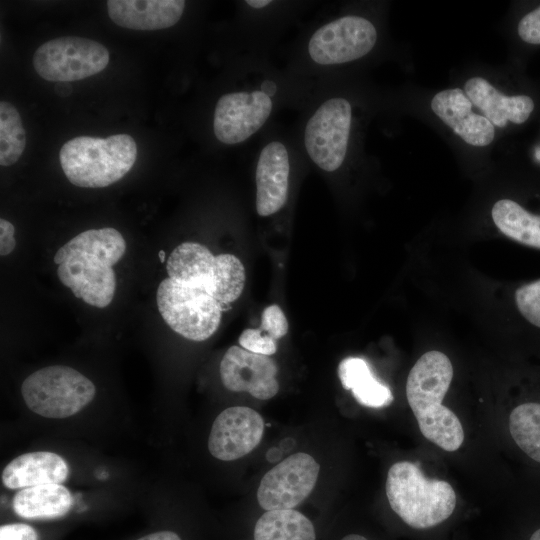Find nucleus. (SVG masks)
Returning <instances> with one entry per match:
<instances>
[{"label":"nucleus","instance_id":"6e6552de","mask_svg":"<svg viewBox=\"0 0 540 540\" xmlns=\"http://www.w3.org/2000/svg\"><path fill=\"white\" fill-rule=\"evenodd\" d=\"M109 52L94 40L64 36L40 45L33 56L38 75L51 82H71L93 76L106 68Z\"/></svg>","mask_w":540,"mask_h":540},{"label":"nucleus","instance_id":"bb28decb","mask_svg":"<svg viewBox=\"0 0 540 540\" xmlns=\"http://www.w3.org/2000/svg\"><path fill=\"white\" fill-rule=\"evenodd\" d=\"M517 31L525 43L540 45V5L521 18Z\"/></svg>","mask_w":540,"mask_h":540},{"label":"nucleus","instance_id":"5701e85b","mask_svg":"<svg viewBox=\"0 0 540 540\" xmlns=\"http://www.w3.org/2000/svg\"><path fill=\"white\" fill-rule=\"evenodd\" d=\"M510 434L517 446L540 463V403L518 405L509 417Z\"/></svg>","mask_w":540,"mask_h":540},{"label":"nucleus","instance_id":"c9c22d12","mask_svg":"<svg viewBox=\"0 0 540 540\" xmlns=\"http://www.w3.org/2000/svg\"><path fill=\"white\" fill-rule=\"evenodd\" d=\"M158 256H159L161 262L165 261V252L163 250L159 251Z\"/></svg>","mask_w":540,"mask_h":540},{"label":"nucleus","instance_id":"cd10ccee","mask_svg":"<svg viewBox=\"0 0 540 540\" xmlns=\"http://www.w3.org/2000/svg\"><path fill=\"white\" fill-rule=\"evenodd\" d=\"M0 540H38V535L27 524L13 523L0 527Z\"/></svg>","mask_w":540,"mask_h":540},{"label":"nucleus","instance_id":"4468645a","mask_svg":"<svg viewBox=\"0 0 540 540\" xmlns=\"http://www.w3.org/2000/svg\"><path fill=\"white\" fill-rule=\"evenodd\" d=\"M220 378L226 389L248 392L267 400L279 390L276 362L266 355L250 352L241 346H231L220 362Z\"/></svg>","mask_w":540,"mask_h":540},{"label":"nucleus","instance_id":"39448f33","mask_svg":"<svg viewBox=\"0 0 540 540\" xmlns=\"http://www.w3.org/2000/svg\"><path fill=\"white\" fill-rule=\"evenodd\" d=\"M166 271L174 282L202 288L225 306L240 297L246 280L244 266L235 255H213L196 242L178 245L167 259Z\"/></svg>","mask_w":540,"mask_h":540},{"label":"nucleus","instance_id":"c85d7f7f","mask_svg":"<svg viewBox=\"0 0 540 540\" xmlns=\"http://www.w3.org/2000/svg\"><path fill=\"white\" fill-rule=\"evenodd\" d=\"M15 228L12 223L5 219H0V254L6 256L10 254L16 245L14 238Z\"/></svg>","mask_w":540,"mask_h":540},{"label":"nucleus","instance_id":"c756f323","mask_svg":"<svg viewBox=\"0 0 540 540\" xmlns=\"http://www.w3.org/2000/svg\"><path fill=\"white\" fill-rule=\"evenodd\" d=\"M137 540H181V538L172 531H159L145 535Z\"/></svg>","mask_w":540,"mask_h":540},{"label":"nucleus","instance_id":"1a4fd4ad","mask_svg":"<svg viewBox=\"0 0 540 540\" xmlns=\"http://www.w3.org/2000/svg\"><path fill=\"white\" fill-rule=\"evenodd\" d=\"M351 126V105L341 97L322 103L308 120L304 144L311 160L322 170L333 172L343 163Z\"/></svg>","mask_w":540,"mask_h":540},{"label":"nucleus","instance_id":"20e7f679","mask_svg":"<svg viewBox=\"0 0 540 540\" xmlns=\"http://www.w3.org/2000/svg\"><path fill=\"white\" fill-rule=\"evenodd\" d=\"M136 157L135 140L123 133L107 138L75 137L59 152L65 176L83 188H102L119 181L133 167Z\"/></svg>","mask_w":540,"mask_h":540},{"label":"nucleus","instance_id":"7ed1b4c3","mask_svg":"<svg viewBox=\"0 0 540 540\" xmlns=\"http://www.w3.org/2000/svg\"><path fill=\"white\" fill-rule=\"evenodd\" d=\"M386 495L392 510L415 529L442 523L456 506V494L448 482L425 477L419 466L410 461L390 467Z\"/></svg>","mask_w":540,"mask_h":540},{"label":"nucleus","instance_id":"2f4dec72","mask_svg":"<svg viewBox=\"0 0 540 540\" xmlns=\"http://www.w3.org/2000/svg\"><path fill=\"white\" fill-rule=\"evenodd\" d=\"M245 3L248 4L249 6L255 8V9H261V8H264V7L268 6L269 4H271V1H269V0H247Z\"/></svg>","mask_w":540,"mask_h":540},{"label":"nucleus","instance_id":"9d476101","mask_svg":"<svg viewBox=\"0 0 540 540\" xmlns=\"http://www.w3.org/2000/svg\"><path fill=\"white\" fill-rule=\"evenodd\" d=\"M376 40V29L369 20L345 16L316 30L309 40L308 52L320 65L342 64L365 56Z\"/></svg>","mask_w":540,"mask_h":540},{"label":"nucleus","instance_id":"f03ea898","mask_svg":"<svg viewBox=\"0 0 540 540\" xmlns=\"http://www.w3.org/2000/svg\"><path fill=\"white\" fill-rule=\"evenodd\" d=\"M453 378V366L444 353H424L410 370L406 397L422 435L445 451L458 450L464 431L457 415L442 400Z\"/></svg>","mask_w":540,"mask_h":540},{"label":"nucleus","instance_id":"6ab92c4d","mask_svg":"<svg viewBox=\"0 0 540 540\" xmlns=\"http://www.w3.org/2000/svg\"><path fill=\"white\" fill-rule=\"evenodd\" d=\"M69 468L58 454L37 451L22 454L6 465L2 482L9 489H24L45 484H61Z\"/></svg>","mask_w":540,"mask_h":540},{"label":"nucleus","instance_id":"a211bd4d","mask_svg":"<svg viewBox=\"0 0 540 540\" xmlns=\"http://www.w3.org/2000/svg\"><path fill=\"white\" fill-rule=\"evenodd\" d=\"M465 93L493 126L501 128L508 122L525 123L535 109V102L529 95H504L482 77L470 78L465 84Z\"/></svg>","mask_w":540,"mask_h":540},{"label":"nucleus","instance_id":"4be33fe9","mask_svg":"<svg viewBox=\"0 0 540 540\" xmlns=\"http://www.w3.org/2000/svg\"><path fill=\"white\" fill-rule=\"evenodd\" d=\"M312 522L294 509L266 511L256 522L254 540H315Z\"/></svg>","mask_w":540,"mask_h":540},{"label":"nucleus","instance_id":"0eeeda50","mask_svg":"<svg viewBox=\"0 0 540 540\" xmlns=\"http://www.w3.org/2000/svg\"><path fill=\"white\" fill-rule=\"evenodd\" d=\"M158 310L166 324L191 341H204L218 329L222 311L227 310L204 289L163 279L156 292Z\"/></svg>","mask_w":540,"mask_h":540},{"label":"nucleus","instance_id":"2eb2a0df","mask_svg":"<svg viewBox=\"0 0 540 540\" xmlns=\"http://www.w3.org/2000/svg\"><path fill=\"white\" fill-rule=\"evenodd\" d=\"M290 174L289 155L279 141L268 143L261 151L256 167V210L262 216L278 212L285 204Z\"/></svg>","mask_w":540,"mask_h":540},{"label":"nucleus","instance_id":"dca6fc26","mask_svg":"<svg viewBox=\"0 0 540 540\" xmlns=\"http://www.w3.org/2000/svg\"><path fill=\"white\" fill-rule=\"evenodd\" d=\"M472 105L459 88L441 91L431 101L433 112L466 143L487 146L494 139V126L486 117L474 113Z\"/></svg>","mask_w":540,"mask_h":540},{"label":"nucleus","instance_id":"423d86ee","mask_svg":"<svg viewBox=\"0 0 540 540\" xmlns=\"http://www.w3.org/2000/svg\"><path fill=\"white\" fill-rule=\"evenodd\" d=\"M95 393L91 380L63 365L41 368L21 385L27 407L46 418H66L78 413L94 399Z\"/></svg>","mask_w":540,"mask_h":540},{"label":"nucleus","instance_id":"f3484780","mask_svg":"<svg viewBox=\"0 0 540 540\" xmlns=\"http://www.w3.org/2000/svg\"><path fill=\"white\" fill-rule=\"evenodd\" d=\"M185 8L183 0H109L110 19L132 30H160L175 25Z\"/></svg>","mask_w":540,"mask_h":540},{"label":"nucleus","instance_id":"f257e3e1","mask_svg":"<svg viewBox=\"0 0 540 540\" xmlns=\"http://www.w3.org/2000/svg\"><path fill=\"white\" fill-rule=\"evenodd\" d=\"M125 251V239L115 228L83 231L56 252L58 278L76 298L97 308L107 307L116 290L112 267Z\"/></svg>","mask_w":540,"mask_h":540},{"label":"nucleus","instance_id":"b1692460","mask_svg":"<svg viewBox=\"0 0 540 540\" xmlns=\"http://www.w3.org/2000/svg\"><path fill=\"white\" fill-rule=\"evenodd\" d=\"M26 133L18 110L7 101L0 102V164L10 166L22 155Z\"/></svg>","mask_w":540,"mask_h":540},{"label":"nucleus","instance_id":"9b49d317","mask_svg":"<svg viewBox=\"0 0 540 540\" xmlns=\"http://www.w3.org/2000/svg\"><path fill=\"white\" fill-rule=\"evenodd\" d=\"M320 466L307 453H295L270 469L257 491L259 505L266 511L293 509L314 489Z\"/></svg>","mask_w":540,"mask_h":540},{"label":"nucleus","instance_id":"f8f14e48","mask_svg":"<svg viewBox=\"0 0 540 540\" xmlns=\"http://www.w3.org/2000/svg\"><path fill=\"white\" fill-rule=\"evenodd\" d=\"M271 110L272 100L262 90L224 94L215 106L214 134L227 145L244 142L265 124Z\"/></svg>","mask_w":540,"mask_h":540},{"label":"nucleus","instance_id":"a878e982","mask_svg":"<svg viewBox=\"0 0 540 540\" xmlns=\"http://www.w3.org/2000/svg\"><path fill=\"white\" fill-rule=\"evenodd\" d=\"M259 329L274 340H278L287 334L288 321L278 305L273 304L263 310Z\"/></svg>","mask_w":540,"mask_h":540},{"label":"nucleus","instance_id":"393cba45","mask_svg":"<svg viewBox=\"0 0 540 540\" xmlns=\"http://www.w3.org/2000/svg\"><path fill=\"white\" fill-rule=\"evenodd\" d=\"M238 342L242 348L256 354L271 356L277 351L276 340L259 328L245 329L239 336Z\"/></svg>","mask_w":540,"mask_h":540},{"label":"nucleus","instance_id":"ddd939ff","mask_svg":"<svg viewBox=\"0 0 540 540\" xmlns=\"http://www.w3.org/2000/svg\"><path fill=\"white\" fill-rule=\"evenodd\" d=\"M262 416L245 406L223 410L214 420L209 439L210 454L222 461H233L250 453L261 441Z\"/></svg>","mask_w":540,"mask_h":540},{"label":"nucleus","instance_id":"f704fd0d","mask_svg":"<svg viewBox=\"0 0 540 540\" xmlns=\"http://www.w3.org/2000/svg\"><path fill=\"white\" fill-rule=\"evenodd\" d=\"M530 540H540V528L532 534Z\"/></svg>","mask_w":540,"mask_h":540},{"label":"nucleus","instance_id":"412c9836","mask_svg":"<svg viewBox=\"0 0 540 540\" xmlns=\"http://www.w3.org/2000/svg\"><path fill=\"white\" fill-rule=\"evenodd\" d=\"M338 376L344 389L351 390L358 403L370 408L389 406L393 395L389 387L379 382L369 364L359 357H347L338 366Z\"/></svg>","mask_w":540,"mask_h":540},{"label":"nucleus","instance_id":"473e14b6","mask_svg":"<svg viewBox=\"0 0 540 540\" xmlns=\"http://www.w3.org/2000/svg\"><path fill=\"white\" fill-rule=\"evenodd\" d=\"M295 442L291 438H286L280 442V449L282 451H288L294 446Z\"/></svg>","mask_w":540,"mask_h":540},{"label":"nucleus","instance_id":"7c9ffc66","mask_svg":"<svg viewBox=\"0 0 540 540\" xmlns=\"http://www.w3.org/2000/svg\"><path fill=\"white\" fill-rule=\"evenodd\" d=\"M282 456V450L279 447H273L266 453V459L269 462H277Z\"/></svg>","mask_w":540,"mask_h":540},{"label":"nucleus","instance_id":"72a5a7b5","mask_svg":"<svg viewBox=\"0 0 540 540\" xmlns=\"http://www.w3.org/2000/svg\"><path fill=\"white\" fill-rule=\"evenodd\" d=\"M341 540H367L364 536L358 534H349L343 537Z\"/></svg>","mask_w":540,"mask_h":540},{"label":"nucleus","instance_id":"aec40b11","mask_svg":"<svg viewBox=\"0 0 540 540\" xmlns=\"http://www.w3.org/2000/svg\"><path fill=\"white\" fill-rule=\"evenodd\" d=\"M73 499L61 484H45L21 489L13 498L17 515L26 519H52L67 514Z\"/></svg>","mask_w":540,"mask_h":540}]
</instances>
